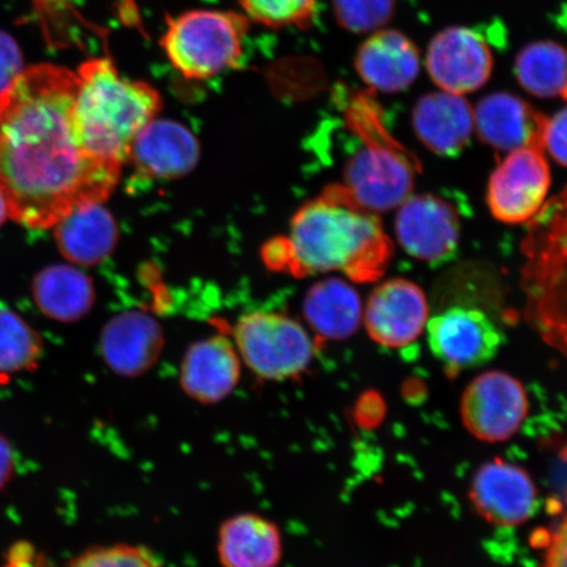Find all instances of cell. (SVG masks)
<instances>
[{
	"label": "cell",
	"mask_w": 567,
	"mask_h": 567,
	"mask_svg": "<svg viewBox=\"0 0 567 567\" xmlns=\"http://www.w3.org/2000/svg\"><path fill=\"white\" fill-rule=\"evenodd\" d=\"M76 86V71L38 63L0 92V193L27 228L52 229L81 205L104 203L122 175L78 144Z\"/></svg>",
	"instance_id": "6da1fadb"
},
{
	"label": "cell",
	"mask_w": 567,
	"mask_h": 567,
	"mask_svg": "<svg viewBox=\"0 0 567 567\" xmlns=\"http://www.w3.org/2000/svg\"><path fill=\"white\" fill-rule=\"evenodd\" d=\"M393 246L378 213L360 204L344 184H332L296 213L289 234L264 247L265 264L297 278L340 271L354 282L385 274Z\"/></svg>",
	"instance_id": "7a4b0ae2"
},
{
	"label": "cell",
	"mask_w": 567,
	"mask_h": 567,
	"mask_svg": "<svg viewBox=\"0 0 567 567\" xmlns=\"http://www.w3.org/2000/svg\"><path fill=\"white\" fill-rule=\"evenodd\" d=\"M73 127L91 159L123 169L138 134L162 110L151 84L120 73L110 56L84 61L76 70Z\"/></svg>",
	"instance_id": "3957f363"
},
{
	"label": "cell",
	"mask_w": 567,
	"mask_h": 567,
	"mask_svg": "<svg viewBox=\"0 0 567 567\" xmlns=\"http://www.w3.org/2000/svg\"><path fill=\"white\" fill-rule=\"evenodd\" d=\"M347 123L360 138L361 147L347 163L344 186L375 213L400 207L414 187L420 163L390 136L379 105L370 96L352 99Z\"/></svg>",
	"instance_id": "277c9868"
},
{
	"label": "cell",
	"mask_w": 567,
	"mask_h": 567,
	"mask_svg": "<svg viewBox=\"0 0 567 567\" xmlns=\"http://www.w3.org/2000/svg\"><path fill=\"white\" fill-rule=\"evenodd\" d=\"M245 13L195 10L169 17L161 47L187 80L204 81L239 66L250 28Z\"/></svg>",
	"instance_id": "5b68a950"
},
{
	"label": "cell",
	"mask_w": 567,
	"mask_h": 567,
	"mask_svg": "<svg viewBox=\"0 0 567 567\" xmlns=\"http://www.w3.org/2000/svg\"><path fill=\"white\" fill-rule=\"evenodd\" d=\"M234 344L248 370L271 382L301 378L317 351L316 340L300 322L267 311L240 318L234 329Z\"/></svg>",
	"instance_id": "8992f818"
},
{
	"label": "cell",
	"mask_w": 567,
	"mask_h": 567,
	"mask_svg": "<svg viewBox=\"0 0 567 567\" xmlns=\"http://www.w3.org/2000/svg\"><path fill=\"white\" fill-rule=\"evenodd\" d=\"M425 328L430 350L450 379L487 364L505 342L498 326L477 308L445 309L432 317Z\"/></svg>",
	"instance_id": "52a82bcc"
},
{
	"label": "cell",
	"mask_w": 567,
	"mask_h": 567,
	"mask_svg": "<svg viewBox=\"0 0 567 567\" xmlns=\"http://www.w3.org/2000/svg\"><path fill=\"white\" fill-rule=\"evenodd\" d=\"M528 413V396L512 374L492 371L467 385L461 401L465 429L481 442L508 441L520 429Z\"/></svg>",
	"instance_id": "ba28073f"
},
{
	"label": "cell",
	"mask_w": 567,
	"mask_h": 567,
	"mask_svg": "<svg viewBox=\"0 0 567 567\" xmlns=\"http://www.w3.org/2000/svg\"><path fill=\"white\" fill-rule=\"evenodd\" d=\"M550 182L543 148H517L494 169L487 187L488 208L502 223H527L542 209Z\"/></svg>",
	"instance_id": "9c48e42d"
},
{
	"label": "cell",
	"mask_w": 567,
	"mask_h": 567,
	"mask_svg": "<svg viewBox=\"0 0 567 567\" xmlns=\"http://www.w3.org/2000/svg\"><path fill=\"white\" fill-rule=\"evenodd\" d=\"M399 243L411 257L432 266L455 257L461 221L455 205L436 195L409 196L395 217Z\"/></svg>",
	"instance_id": "30bf717a"
},
{
	"label": "cell",
	"mask_w": 567,
	"mask_h": 567,
	"mask_svg": "<svg viewBox=\"0 0 567 567\" xmlns=\"http://www.w3.org/2000/svg\"><path fill=\"white\" fill-rule=\"evenodd\" d=\"M368 334L389 349L413 344L429 322V302L415 282L392 279L375 288L364 311Z\"/></svg>",
	"instance_id": "8fae6325"
},
{
	"label": "cell",
	"mask_w": 567,
	"mask_h": 567,
	"mask_svg": "<svg viewBox=\"0 0 567 567\" xmlns=\"http://www.w3.org/2000/svg\"><path fill=\"white\" fill-rule=\"evenodd\" d=\"M471 499L476 512L499 527H516L534 516L537 491L529 474L520 466L494 458L474 476Z\"/></svg>",
	"instance_id": "7c38bea8"
},
{
	"label": "cell",
	"mask_w": 567,
	"mask_h": 567,
	"mask_svg": "<svg viewBox=\"0 0 567 567\" xmlns=\"http://www.w3.org/2000/svg\"><path fill=\"white\" fill-rule=\"evenodd\" d=\"M427 69L439 87L463 95L488 81L493 55L477 32L463 27L450 28L431 41Z\"/></svg>",
	"instance_id": "4fadbf2b"
},
{
	"label": "cell",
	"mask_w": 567,
	"mask_h": 567,
	"mask_svg": "<svg viewBox=\"0 0 567 567\" xmlns=\"http://www.w3.org/2000/svg\"><path fill=\"white\" fill-rule=\"evenodd\" d=\"M243 372L236 344L224 334L198 340L184 354L179 384L184 393L202 405H215L237 389Z\"/></svg>",
	"instance_id": "5bb4252c"
},
{
	"label": "cell",
	"mask_w": 567,
	"mask_h": 567,
	"mask_svg": "<svg viewBox=\"0 0 567 567\" xmlns=\"http://www.w3.org/2000/svg\"><path fill=\"white\" fill-rule=\"evenodd\" d=\"M198 158L200 144L188 127L155 118L134 141L127 163L144 179L169 181L193 172Z\"/></svg>",
	"instance_id": "9a60e30c"
},
{
	"label": "cell",
	"mask_w": 567,
	"mask_h": 567,
	"mask_svg": "<svg viewBox=\"0 0 567 567\" xmlns=\"http://www.w3.org/2000/svg\"><path fill=\"white\" fill-rule=\"evenodd\" d=\"M548 118L522 97L506 92L488 95L474 111V127L486 145L502 152L537 147L544 151Z\"/></svg>",
	"instance_id": "2e32d148"
},
{
	"label": "cell",
	"mask_w": 567,
	"mask_h": 567,
	"mask_svg": "<svg viewBox=\"0 0 567 567\" xmlns=\"http://www.w3.org/2000/svg\"><path fill=\"white\" fill-rule=\"evenodd\" d=\"M163 343L161 326L154 318L142 311H127L105 324L101 350L113 372L132 379L157 363Z\"/></svg>",
	"instance_id": "e0dca14e"
},
{
	"label": "cell",
	"mask_w": 567,
	"mask_h": 567,
	"mask_svg": "<svg viewBox=\"0 0 567 567\" xmlns=\"http://www.w3.org/2000/svg\"><path fill=\"white\" fill-rule=\"evenodd\" d=\"M413 126L429 151L442 157H456L472 138L474 111L461 95L434 92L416 103Z\"/></svg>",
	"instance_id": "ac0fdd59"
},
{
	"label": "cell",
	"mask_w": 567,
	"mask_h": 567,
	"mask_svg": "<svg viewBox=\"0 0 567 567\" xmlns=\"http://www.w3.org/2000/svg\"><path fill=\"white\" fill-rule=\"evenodd\" d=\"M284 542L278 524L259 514H239L221 524L217 556L223 567H278Z\"/></svg>",
	"instance_id": "d6986e66"
},
{
	"label": "cell",
	"mask_w": 567,
	"mask_h": 567,
	"mask_svg": "<svg viewBox=\"0 0 567 567\" xmlns=\"http://www.w3.org/2000/svg\"><path fill=\"white\" fill-rule=\"evenodd\" d=\"M52 229L63 258L84 267L101 265L115 250L118 238L115 218L103 203L81 205Z\"/></svg>",
	"instance_id": "ffe728a7"
},
{
	"label": "cell",
	"mask_w": 567,
	"mask_h": 567,
	"mask_svg": "<svg viewBox=\"0 0 567 567\" xmlns=\"http://www.w3.org/2000/svg\"><path fill=\"white\" fill-rule=\"evenodd\" d=\"M417 49L405 34L375 33L360 47L358 73L368 86L382 92H399L411 86L420 74Z\"/></svg>",
	"instance_id": "44dd1931"
},
{
	"label": "cell",
	"mask_w": 567,
	"mask_h": 567,
	"mask_svg": "<svg viewBox=\"0 0 567 567\" xmlns=\"http://www.w3.org/2000/svg\"><path fill=\"white\" fill-rule=\"evenodd\" d=\"M32 293L42 313L59 322L78 321L95 303L94 282L81 269L66 265L49 266L35 275Z\"/></svg>",
	"instance_id": "7402d4cb"
},
{
	"label": "cell",
	"mask_w": 567,
	"mask_h": 567,
	"mask_svg": "<svg viewBox=\"0 0 567 567\" xmlns=\"http://www.w3.org/2000/svg\"><path fill=\"white\" fill-rule=\"evenodd\" d=\"M303 311L318 340L350 338L363 318L357 290L340 279L316 284L305 299Z\"/></svg>",
	"instance_id": "603a6c76"
},
{
	"label": "cell",
	"mask_w": 567,
	"mask_h": 567,
	"mask_svg": "<svg viewBox=\"0 0 567 567\" xmlns=\"http://www.w3.org/2000/svg\"><path fill=\"white\" fill-rule=\"evenodd\" d=\"M515 74L532 95L563 96L567 89V51L555 42H534L517 55Z\"/></svg>",
	"instance_id": "cb8c5ba5"
},
{
	"label": "cell",
	"mask_w": 567,
	"mask_h": 567,
	"mask_svg": "<svg viewBox=\"0 0 567 567\" xmlns=\"http://www.w3.org/2000/svg\"><path fill=\"white\" fill-rule=\"evenodd\" d=\"M42 357V340L16 311L0 303V373L31 371Z\"/></svg>",
	"instance_id": "d4e9b609"
},
{
	"label": "cell",
	"mask_w": 567,
	"mask_h": 567,
	"mask_svg": "<svg viewBox=\"0 0 567 567\" xmlns=\"http://www.w3.org/2000/svg\"><path fill=\"white\" fill-rule=\"evenodd\" d=\"M245 16L271 28L305 27L315 16L318 0H238Z\"/></svg>",
	"instance_id": "484cf974"
},
{
	"label": "cell",
	"mask_w": 567,
	"mask_h": 567,
	"mask_svg": "<svg viewBox=\"0 0 567 567\" xmlns=\"http://www.w3.org/2000/svg\"><path fill=\"white\" fill-rule=\"evenodd\" d=\"M66 567H162L151 549L132 544H113L81 553Z\"/></svg>",
	"instance_id": "4316f807"
},
{
	"label": "cell",
	"mask_w": 567,
	"mask_h": 567,
	"mask_svg": "<svg viewBox=\"0 0 567 567\" xmlns=\"http://www.w3.org/2000/svg\"><path fill=\"white\" fill-rule=\"evenodd\" d=\"M334 11L344 30L372 32L393 18L395 0H334Z\"/></svg>",
	"instance_id": "83f0119b"
},
{
	"label": "cell",
	"mask_w": 567,
	"mask_h": 567,
	"mask_svg": "<svg viewBox=\"0 0 567 567\" xmlns=\"http://www.w3.org/2000/svg\"><path fill=\"white\" fill-rule=\"evenodd\" d=\"M24 59L18 41L10 33L0 31V92L23 73Z\"/></svg>",
	"instance_id": "f1b7e54d"
},
{
	"label": "cell",
	"mask_w": 567,
	"mask_h": 567,
	"mask_svg": "<svg viewBox=\"0 0 567 567\" xmlns=\"http://www.w3.org/2000/svg\"><path fill=\"white\" fill-rule=\"evenodd\" d=\"M544 148L559 165L567 167V106L548 118L544 133Z\"/></svg>",
	"instance_id": "f546056e"
},
{
	"label": "cell",
	"mask_w": 567,
	"mask_h": 567,
	"mask_svg": "<svg viewBox=\"0 0 567 567\" xmlns=\"http://www.w3.org/2000/svg\"><path fill=\"white\" fill-rule=\"evenodd\" d=\"M544 567H567V517L550 537Z\"/></svg>",
	"instance_id": "4dcf8cb0"
},
{
	"label": "cell",
	"mask_w": 567,
	"mask_h": 567,
	"mask_svg": "<svg viewBox=\"0 0 567 567\" xmlns=\"http://www.w3.org/2000/svg\"><path fill=\"white\" fill-rule=\"evenodd\" d=\"M13 472L11 445L0 435V491L9 484Z\"/></svg>",
	"instance_id": "1f68e13d"
},
{
	"label": "cell",
	"mask_w": 567,
	"mask_h": 567,
	"mask_svg": "<svg viewBox=\"0 0 567 567\" xmlns=\"http://www.w3.org/2000/svg\"><path fill=\"white\" fill-rule=\"evenodd\" d=\"M10 217L9 207H7V203L2 193H0V226H2L7 219Z\"/></svg>",
	"instance_id": "d6a6232c"
},
{
	"label": "cell",
	"mask_w": 567,
	"mask_h": 567,
	"mask_svg": "<svg viewBox=\"0 0 567 567\" xmlns=\"http://www.w3.org/2000/svg\"><path fill=\"white\" fill-rule=\"evenodd\" d=\"M563 96H564V97L566 99V101H567V89H566V91L564 92V95H563Z\"/></svg>",
	"instance_id": "836d02e7"
},
{
	"label": "cell",
	"mask_w": 567,
	"mask_h": 567,
	"mask_svg": "<svg viewBox=\"0 0 567 567\" xmlns=\"http://www.w3.org/2000/svg\"><path fill=\"white\" fill-rule=\"evenodd\" d=\"M566 455H567V450H566Z\"/></svg>",
	"instance_id": "e575fe53"
}]
</instances>
